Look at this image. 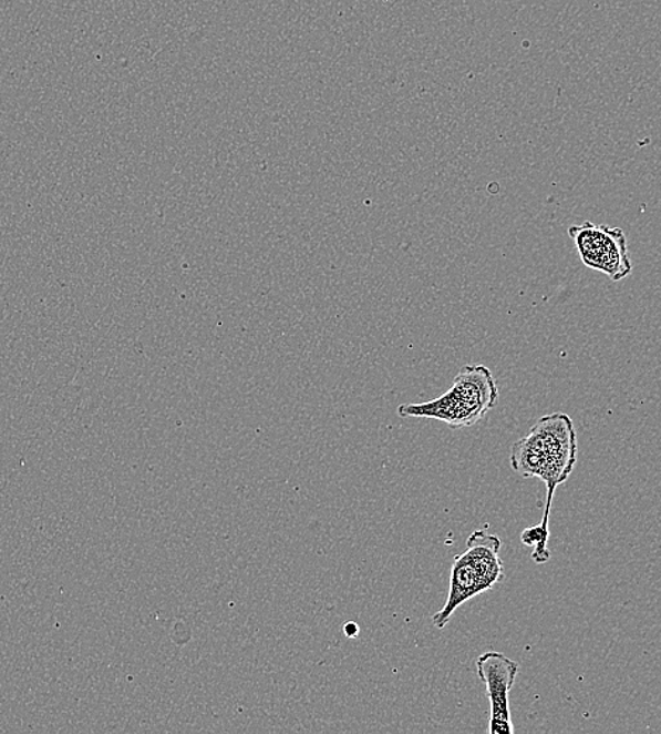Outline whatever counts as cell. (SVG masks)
I'll return each instance as SVG.
<instances>
[{
    "mask_svg": "<svg viewBox=\"0 0 661 734\" xmlns=\"http://www.w3.org/2000/svg\"><path fill=\"white\" fill-rule=\"evenodd\" d=\"M568 235L577 246L578 255L587 267L607 274L612 282H621L632 273L627 236L621 227L582 225L568 227Z\"/></svg>",
    "mask_w": 661,
    "mask_h": 734,
    "instance_id": "cell-4",
    "label": "cell"
},
{
    "mask_svg": "<svg viewBox=\"0 0 661 734\" xmlns=\"http://www.w3.org/2000/svg\"><path fill=\"white\" fill-rule=\"evenodd\" d=\"M478 679L484 682L489 701V734L514 733L509 710V692L518 675L519 665L508 656L489 651L477 660Z\"/></svg>",
    "mask_w": 661,
    "mask_h": 734,
    "instance_id": "cell-5",
    "label": "cell"
},
{
    "mask_svg": "<svg viewBox=\"0 0 661 734\" xmlns=\"http://www.w3.org/2000/svg\"><path fill=\"white\" fill-rule=\"evenodd\" d=\"M498 399V387L488 367L467 365L454 377L451 390L421 405H402L397 407V415L433 418L453 428H467L482 421L497 406Z\"/></svg>",
    "mask_w": 661,
    "mask_h": 734,
    "instance_id": "cell-2",
    "label": "cell"
},
{
    "mask_svg": "<svg viewBox=\"0 0 661 734\" xmlns=\"http://www.w3.org/2000/svg\"><path fill=\"white\" fill-rule=\"evenodd\" d=\"M577 432L565 412L541 417L528 436L510 451V467L524 478H537L546 486V504L541 526L549 527L556 489L571 477L577 463Z\"/></svg>",
    "mask_w": 661,
    "mask_h": 734,
    "instance_id": "cell-1",
    "label": "cell"
},
{
    "mask_svg": "<svg viewBox=\"0 0 661 734\" xmlns=\"http://www.w3.org/2000/svg\"><path fill=\"white\" fill-rule=\"evenodd\" d=\"M503 542L487 530L474 531L467 548L456 557L452 568L451 591L446 604L432 618L437 629L447 623L462 604L493 589L504 579V562L499 552Z\"/></svg>",
    "mask_w": 661,
    "mask_h": 734,
    "instance_id": "cell-3",
    "label": "cell"
},
{
    "mask_svg": "<svg viewBox=\"0 0 661 734\" xmlns=\"http://www.w3.org/2000/svg\"><path fill=\"white\" fill-rule=\"evenodd\" d=\"M344 633L348 634L349 638H355V635L359 634V625L355 623L345 624Z\"/></svg>",
    "mask_w": 661,
    "mask_h": 734,
    "instance_id": "cell-7",
    "label": "cell"
},
{
    "mask_svg": "<svg viewBox=\"0 0 661 734\" xmlns=\"http://www.w3.org/2000/svg\"><path fill=\"white\" fill-rule=\"evenodd\" d=\"M549 539V527L541 524L531 526L529 529L521 531V544L534 548V551H531V560H534L537 565H544V563L550 561L551 554L549 547H547Z\"/></svg>",
    "mask_w": 661,
    "mask_h": 734,
    "instance_id": "cell-6",
    "label": "cell"
}]
</instances>
